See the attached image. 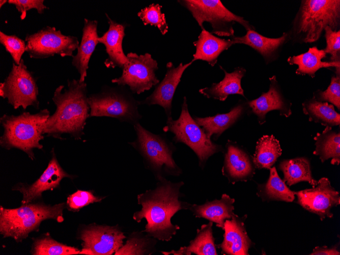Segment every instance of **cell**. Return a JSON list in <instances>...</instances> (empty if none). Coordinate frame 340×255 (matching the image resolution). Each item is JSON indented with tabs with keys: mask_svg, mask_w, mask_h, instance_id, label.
I'll return each mask as SVG.
<instances>
[{
	"mask_svg": "<svg viewBox=\"0 0 340 255\" xmlns=\"http://www.w3.org/2000/svg\"><path fill=\"white\" fill-rule=\"evenodd\" d=\"M154 189H149L137 195V203L141 206L133 218L137 222L146 219L147 223L142 232L162 241H169L180 227L171 222L172 217L179 211L188 210L190 204L180 200L182 195L183 181L173 183L160 177Z\"/></svg>",
	"mask_w": 340,
	"mask_h": 255,
	"instance_id": "obj_1",
	"label": "cell"
},
{
	"mask_svg": "<svg viewBox=\"0 0 340 255\" xmlns=\"http://www.w3.org/2000/svg\"><path fill=\"white\" fill-rule=\"evenodd\" d=\"M67 85L68 89L64 93L63 85L55 90L52 99L56 109L44 123L42 133L59 139L62 134L67 133L81 140L90 113L87 83L74 79H68Z\"/></svg>",
	"mask_w": 340,
	"mask_h": 255,
	"instance_id": "obj_2",
	"label": "cell"
},
{
	"mask_svg": "<svg viewBox=\"0 0 340 255\" xmlns=\"http://www.w3.org/2000/svg\"><path fill=\"white\" fill-rule=\"evenodd\" d=\"M49 116L47 109L34 114L25 111L18 116L3 115L0 123L4 131L0 138L1 146L8 150L20 149L34 160L33 149L43 148L40 143L44 139L43 125Z\"/></svg>",
	"mask_w": 340,
	"mask_h": 255,
	"instance_id": "obj_3",
	"label": "cell"
},
{
	"mask_svg": "<svg viewBox=\"0 0 340 255\" xmlns=\"http://www.w3.org/2000/svg\"><path fill=\"white\" fill-rule=\"evenodd\" d=\"M64 203L53 206L26 204L19 208H0V233L4 238L11 237L17 242L25 239L29 233L37 230L41 222L47 219L62 222Z\"/></svg>",
	"mask_w": 340,
	"mask_h": 255,
	"instance_id": "obj_4",
	"label": "cell"
},
{
	"mask_svg": "<svg viewBox=\"0 0 340 255\" xmlns=\"http://www.w3.org/2000/svg\"><path fill=\"white\" fill-rule=\"evenodd\" d=\"M340 19V1H302L295 19V35L304 43L317 41L326 26L336 31Z\"/></svg>",
	"mask_w": 340,
	"mask_h": 255,
	"instance_id": "obj_5",
	"label": "cell"
},
{
	"mask_svg": "<svg viewBox=\"0 0 340 255\" xmlns=\"http://www.w3.org/2000/svg\"><path fill=\"white\" fill-rule=\"evenodd\" d=\"M133 127L136 138L130 144L140 153L156 179L165 176L177 177L182 173L173 157L176 148L165 135L152 133L139 122Z\"/></svg>",
	"mask_w": 340,
	"mask_h": 255,
	"instance_id": "obj_6",
	"label": "cell"
},
{
	"mask_svg": "<svg viewBox=\"0 0 340 255\" xmlns=\"http://www.w3.org/2000/svg\"><path fill=\"white\" fill-rule=\"evenodd\" d=\"M163 130L173 133V140L175 142L182 143L189 147L197 156L199 165L202 169H204L211 156L224 151L221 145L213 143L207 137L203 129L190 116L186 97L183 98L178 119L167 118Z\"/></svg>",
	"mask_w": 340,
	"mask_h": 255,
	"instance_id": "obj_7",
	"label": "cell"
},
{
	"mask_svg": "<svg viewBox=\"0 0 340 255\" xmlns=\"http://www.w3.org/2000/svg\"><path fill=\"white\" fill-rule=\"evenodd\" d=\"M105 87L88 96L90 117H108L133 125L141 119L136 100L124 86Z\"/></svg>",
	"mask_w": 340,
	"mask_h": 255,
	"instance_id": "obj_8",
	"label": "cell"
},
{
	"mask_svg": "<svg viewBox=\"0 0 340 255\" xmlns=\"http://www.w3.org/2000/svg\"><path fill=\"white\" fill-rule=\"evenodd\" d=\"M191 13L201 29L203 23L209 22L212 34L219 36H234L233 27L235 22L241 24L247 31L254 30L243 17L236 15L226 8L219 0H183L178 1Z\"/></svg>",
	"mask_w": 340,
	"mask_h": 255,
	"instance_id": "obj_9",
	"label": "cell"
},
{
	"mask_svg": "<svg viewBox=\"0 0 340 255\" xmlns=\"http://www.w3.org/2000/svg\"><path fill=\"white\" fill-rule=\"evenodd\" d=\"M38 88L36 79L21 59L17 65L12 63L11 70L3 82L0 83V96L15 109L22 107L25 109L32 106L39 108Z\"/></svg>",
	"mask_w": 340,
	"mask_h": 255,
	"instance_id": "obj_10",
	"label": "cell"
},
{
	"mask_svg": "<svg viewBox=\"0 0 340 255\" xmlns=\"http://www.w3.org/2000/svg\"><path fill=\"white\" fill-rule=\"evenodd\" d=\"M26 52L31 59H43L59 55L72 56L79 44L78 38L67 36L54 26H46L25 37Z\"/></svg>",
	"mask_w": 340,
	"mask_h": 255,
	"instance_id": "obj_11",
	"label": "cell"
},
{
	"mask_svg": "<svg viewBox=\"0 0 340 255\" xmlns=\"http://www.w3.org/2000/svg\"><path fill=\"white\" fill-rule=\"evenodd\" d=\"M128 62L122 68L120 77L111 80L119 86H128L132 93L141 94L159 83L155 72L158 63L150 53L138 55L134 52L127 54Z\"/></svg>",
	"mask_w": 340,
	"mask_h": 255,
	"instance_id": "obj_12",
	"label": "cell"
},
{
	"mask_svg": "<svg viewBox=\"0 0 340 255\" xmlns=\"http://www.w3.org/2000/svg\"><path fill=\"white\" fill-rule=\"evenodd\" d=\"M126 238L117 226L92 224L82 229L79 239L82 248L79 254L111 255L123 245Z\"/></svg>",
	"mask_w": 340,
	"mask_h": 255,
	"instance_id": "obj_13",
	"label": "cell"
},
{
	"mask_svg": "<svg viewBox=\"0 0 340 255\" xmlns=\"http://www.w3.org/2000/svg\"><path fill=\"white\" fill-rule=\"evenodd\" d=\"M297 203L306 210L318 215L323 220L333 216L330 210L340 204L339 192L331 186L329 180L322 178L312 188L295 192Z\"/></svg>",
	"mask_w": 340,
	"mask_h": 255,
	"instance_id": "obj_14",
	"label": "cell"
},
{
	"mask_svg": "<svg viewBox=\"0 0 340 255\" xmlns=\"http://www.w3.org/2000/svg\"><path fill=\"white\" fill-rule=\"evenodd\" d=\"M221 172L230 183L250 180L255 174V166L248 152L236 143L228 140L225 145Z\"/></svg>",
	"mask_w": 340,
	"mask_h": 255,
	"instance_id": "obj_15",
	"label": "cell"
},
{
	"mask_svg": "<svg viewBox=\"0 0 340 255\" xmlns=\"http://www.w3.org/2000/svg\"><path fill=\"white\" fill-rule=\"evenodd\" d=\"M193 62L191 61L184 65L181 63L177 67L172 62L167 63L164 78L150 95L138 101L139 105H159L164 108L167 118L172 117V101L176 90L184 72Z\"/></svg>",
	"mask_w": 340,
	"mask_h": 255,
	"instance_id": "obj_16",
	"label": "cell"
},
{
	"mask_svg": "<svg viewBox=\"0 0 340 255\" xmlns=\"http://www.w3.org/2000/svg\"><path fill=\"white\" fill-rule=\"evenodd\" d=\"M41 176L32 184L20 183L14 190L19 191L23 195L22 205L41 197L43 192L58 187L64 178H73V176L66 173L58 162L54 153Z\"/></svg>",
	"mask_w": 340,
	"mask_h": 255,
	"instance_id": "obj_17",
	"label": "cell"
},
{
	"mask_svg": "<svg viewBox=\"0 0 340 255\" xmlns=\"http://www.w3.org/2000/svg\"><path fill=\"white\" fill-rule=\"evenodd\" d=\"M247 215L239 217L233 213L231 219L224 222L222 242L217 245L222 254L248 255V250L254 243L246 231L244 221Z\"/></svg>",
	"mask_w": 340,
	"mask_h": 255,
	"instance_id": "obj_18",
	"label": "cell"
},
{
	"mask_svg": "<svg viewBox=\"0 0 340 255\" xmlns=\"http://www.w3.org/2000/svg\"><path fill=\"white\" fill-rule=\"evenodd\" d=\"M108 20L109 27L102 36L99 37L98 42L105 47L108 55L104 64L108 68H122L128 61V58L123 51L122 42L125 36L126 25L111 19L105 13Z\"/></svg>",
	"mask_w": 340,
	"mask_h": 255,
	"instance_id": "obj_19",
	"label": "cell"
},
{
	"mask_svg": "<svg viewBox=\"0 0 340 255\" xmlns=\"http://www.w3.org/2000/svg\"><path fill=\"white\" fill-rule=\"evenodd\" d=\"M271 83L266 93H263L258 98L249 101L248 104L252 112L258 118L259 123L262 125L266 122L267 112L278 110L281 116L289 117L291 114V104L288 103L283 98L278 87L275 76L270 78Z\"/></svg>",
	"mask_w": 340,
	"mask_h": 255,
	"instance_id": "obj_20",
	"label": "cell"
},
{
	"mask_svg": "<svg viewBox=\"0 0 340 255\" xmlns=\"http://www.w3.org/2000/svg\"><path fill=\"white\" fill-rule=\"evenodd\" d=\"M82 35L77 48V52L73 56L72 65L80 74L79 82H84L90 58L99 43L97 33L98 21L84 19Z\"/></svg>",
	"mask_w": 340,
	"mask_h": 255,
	"instance_id": "obj_21",
	"label": "cell"
},
{
	"mask_svg": "<svg viewBox=\"0 0 340 255\" xmlns=\"http://www.w3.org/2000/svg\"><path fill=\"white\" fill-rule=\"evenodd\" d=\"M235 199L224 193L220 200H208L202 205L190 204L188 210L196 218H203L216 226L224 229L225 220L231 219L234 213Z\"/></svg>",
	"mask_w": 340,
	"mask_h": 255,
	"instance_id": "obj_22",
	"label": "cell"
},
{
	"mask_svg": "<svg viewBox=\"0 0 340 255\" xmlns=\"http://www.w3.org/2000/svg\"><path fill=\"white\" fill-rule=\"evenodd\" d=\"M245 105L239 103L228 113L218 114L214 116H193L195 122L203 129L207 137L216 140L221 134L234 125L244 114Z\"/></svg>",
	"mask_w": 340,
	"mask_h": 255,
	"instance_id": "obj_23",
	"label": "cell"
},
{
	"mask_svg": "<svg viewBox=\"0 0 340 255\" xmlns=\"http://www.w3.org/2000/svg\"><path fill=\"white\" fill-rule=\"evenodd\" d=\"M193 44L196 51L191 61H205L213 67L216 64L220 53L234 44L232 39L226 40L219 38L204 29L198 36V39L193 42Z\"/></svg>",
	"mask_w": 340,
	"mask_h": 255,
	"instance_id": "obj_24",
	"label": "cell"
},
{
	"mask_svg": "<svg viewBox=\"0 0 340 255\" xmlns=\"http://www.w3.org/2000/svg\"><path fill=\"white\" fill-rule=\"evenodd\" d=\"M220 68L225 74L223 79L218 83H212L210 87L200 89L199 92L207 98L221 101H224L230 95L239 94L244 97L241 81L245 74V69L237 67L233 72L228 73L221 66Z\"/></svg>",
	"mask_w": 340,
	"mask_h": 255,
	"instance_id": "obj_25",
	"label": "cell"
},
{
	"mask_svg": "<svg viewBox=\"0 0 340 255\" xmlns=\"http://www.w3.org/2000/svg\"><path fill=\"white\" fill-rule=\"evenodd\" d=\"M213 222L209 221L197 229L195 238L190 241L188 246L181 247L178 250L161 251L164 255H217L215 238L213 235Z\"/></svg>",
	"mask_w": 340,
	"mask_h": 255,
	"instance_id": "obj_26",
	"label": "cell"
},
{
	"mask_svg": "<svg viewBox=\"0 0 340 255\" xmlns=\"http://www.w3.org/2000/svg\"><path fill=\"white\" fill-rule=\"evenodd\" d=\"M326 55L323 49H319L315 46L309 48L304 53L289 57L288 62L291 65H298L296 73L298 75H308L314 77L319 69L329 67H335L336 73L339 74V62H322V60Z\"/></svg>",
	"mask_w": 340,
	"mask_h": 255,
	"instance_id": "obj_27",
	"label": "cell"
},
{
	"mask_svg": "<svg viewBox=\"0 0 340 255\" xmlns=\"http://www.w3.org/2000/svg\"><path fill=\"white\" fill-rule=\"evenodd\" d=\"M316 149L314 155L319 156L322 162L331 158V163L338 165L340 162V133L326 126L322 133L314 137Z\"/></svg>",
	"mask_w": 340,
	"mask_h": 255,
	"instance_id": "obj_28",
	"label": "cell"
},
{
	"mask_svg": "<svg viewBox=\"0 0 340 255\" xmlns=\"http://www.w3.org/2000/svg\"><path fill=\"white\" fill-rule=\"evenodd\" d=\"M288 34L284 33L277 38H267L261 35L254 30L247 31L242 37L232 39L233 44L239 43L248 45L259 52L265 59H269L276 50L286 41Z\"/></svg>",
	"mask_w": 340,
	"mask_h": 255,
	"instance_id": "obj_29",
	"label": "cell"
},
{
	"mask_svg": "<svg viewBox=\"0 0 340 255\" xmlns=\"http://www.w3.org/2000/svg\"><path fill=\"white\" fill-rule=\"evenodd\" d=\"M257 195L263 201H281L292 202L295 199V192L290 190L281 180L275 167L270 168L267 181L258 184Z\"/></svg>",
	"mask_w": 340,
	"mask_h": 255,
	"instance_id": "obj_30",
	"label": "cell"
},
{
	"mask_svg": "<svg viewBox=\"0 0 340 255\" xmlns=\"http://www.w3.org/2000/svg\"><path fill=\"white\" fill-rule=\"evenodd\" d=\"M279 167L284 174L283 181L290 186L301 181H306L313 187L318 183V181L313 178L309 162L305 158L284 160L280 163Z\"/></svg>",
	"mask_w": 340,
	"mask_h": 255,
	"instance_id": "obj_31",
	"label": "cell"
},
{
	"mask_svg": "<svg viewBox=\"0 0 340 255\" xmlns=\"http://www.w3.org/2000/svg\"><path fill=\"white\" fill-rule=\"evenodd\" d=\"M282 150L279 141L273 135H264L257 142L252 156L254 166L258 169H270L281 155Z\"/></svg>",
	"mask_w": 340,
	"mask_h": 255,
	"instance_id": "obj_32",
	"label": "cell"
},
{
	"mask_svg": "<svg viewBox=\"0 0 340 255\" xmlns=\"http://www.w3.org/2000/svg\"><path fill=\"white\" fill-rule=\"evenodd\" d=\"M302 107L303 112L308 116L309 121L320 123L326 127L339 125V114L335 110L332 104L313 98L303 102Z\"/></svg>",
	"mask_w": 340,
	"mask_h": 255,
	"instance_id": "obj_33",
	"label": "cell"
},
{
	"mask_svg": "<svg viewBox=\"0 0 340 255\" xmlns=\"http://www.w3.org/2000/svg\"><path fill=\"white\" fill-rule=\"evenodd\" d=\"M156 239L139 234L132 233L125 245L120 248L115 255L151 254L155 251Z\"/></svg>",
	"mask_w": 340,
	"mask_h": 255,
	"instance_id": "obj_34",
	"label": "cell"
},
{
	"mask_svg": "<svg viewBox=\"0 0 340 255\" xmlns=\"http://www.w3.org/2000/svg\"><path fill=\"white\" fill-rule=\"evenodd\" d=\"M80 252L77 248L63 244L47 236L34 241L31 253L34 255H71L79 254Z\"/></svg>",
	"mask_w": 340,
	"mask_h": 255,
	"instance_id": "obj_35",
	"label": "cell"
},
{
	"mask_svg": "<svg viewBox=\"0 0 340 255\" xmlns=\"http://www.w3.org/2000/svg\"><path fill=\"white\" fill-rule=\"evenodd\" d=\"M162 6L159 4H152L141 9L137 16L142 20L144 25L150 24L157 27L162 35L168 32V26L165 15L161 12Z\"/></svg>",
	"mask_w": 340,
	"mask_h": 255,
	"instance_id": "obj_36",
	"label": "cell"
},
{
	"mask_svg": "<svg viewBox=\"0 0 340 255\" xmlns=\"http://www.w3.org/2000/svg\"><path fill=\"white\" fill-rule=\"evenodd\" d=\"M0 43L4 46L6 51L12 56L14 63L18 65L21 58L26 51V43L15 35H7L0 32Z\"/></svg>",
	"mask_w": 340,
	"mask_h": 255,
	"instance_id": "obj_37",
	"label": "cell"
},
{
	"mask_svg": "<svg viewBox=\"0 0 340 255\" xmlns=\"http://www.w3.org/2000/svg\"><path fill=\"white\" fill-rule=\"evenodd\" d=\"M314 98L319 101L329 102L340 109V77L339 75L332 76L331 82L324 91H317L314 93Z\"/></svg>",
	"mask_w": 340,
	"mask_h": 255,
	"instance_id": "obj_38",
	"label": "cell"
},
{
	"mask_svg": "<svg viewBox=\"0 0 340 255\" xmlns=\"http://www.w3.org/2000/svg\"><path fill=\"white\" fill-rule=\"evenodd\" d=\"M104 198L95 196L90 191L78 190L68 197L66 204L69 210L76 211L90 204L100 202Z\"/></svg>",
	"mask_w": 340,
	"mask_h": 255,
	"instance_id": "obj_39",
	"label": "cell"
},
{
	"mask_svg": "<svg viewBox=\"0 0 340 255\" xmlns=\"http://www.w3.org/2000/svg\"><path fill=\"white\" fill-rule=\"evenodd\" d=\"M324 30L327 45L323 50L331 55L332 62H339L340 31H333L329 26L325 27Z\"/></svg>",
	"mask_w": 340,
	"mask_h": 255,
	"instance_id": "obj_40",
	"label": "cell"
},
{
	"mask_svg": "<svg viewBox=\"0 0 340 255\" xmlns=\"http://www.w3.org/2000/svg\"><path fill=\"white\" fill-rule=\"evenodd\" d=\"M43 0H8V3L15 6L18 12L20 13V19L23 20L27 11L36 9L37 12L41 14L46 9H49L44 4Z\"/></svg>",
	"mask_w": 340,
	"mask_h": 255,
	"instance_id": "obj_41",
	"label": "cell"
},
{
	"mask_svg": "<svg viewBox=\"0 0 340 255\" xmlns=\"http://www.w3.org/2000/svg\"><path fill=\"white\" fill-rule=\"evenodd\" d=\"M338 244H336L331 247H328L326 246L322 247L317 246L314 249L311 255H339L340 252L337 248Z\"/></svg>",
	"mask_w": 340,
	"mask_h": 255,
	"instance_id": "obj_42",
	"label": "cell"
},
{
	"mask_svg": "<svg viewBox=\"0 0 340 255\" xmlns=\"http://www.w3.org/2000/svg\"><path fill=\"white\" fill-rule=\"evenodd\" d=\"M8 1L7 0H1L0 1V8H1L3 6H4L6 3H8Z\"/></svg>",
	"mask_w": 340,
	"mask_h": 255,
	"instance_id": "obj_43",
	"label": "cell"
}]
</instances>
